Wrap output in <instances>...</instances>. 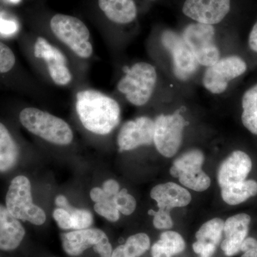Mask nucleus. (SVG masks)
<instances>
[{
	"mask_svg": "<svg viewBox=\"0 0 257 257\" xmlns=\"http://www.w3.org/2000/svg\"><path fill=\"white\" fill-rule=\"evenodd\" d=\"M248 46L253 52H257V22L250 32L249 37H248Z\"/></svg>",
	"mask_w": 257,
	"mask_h": 257,
	"instance_id": "obj_38",
	"label": "nucleus"
},
{
	"mask_svg": "<svg viewBox=\"0 0 257 257\" xmlns=\"http://www.w3.org/2000/svg\"><path fill=\"white\" fill-rule=\"evenodd\" d=\"M55 203L57 207L65 209L70 214L72 230L88 229L92 224L94 218L92 212L87 209H77L72 207L65 196L62 194L57 196Z\"/></svg>",
	"mask_w": 257,
	"mask_h": 257,
	"instance_id": "obj_25",
	"label": "nucleus"
},
{
	"mask_svg": "<svg viewBox=\"0 0 257 257\" xmlns=\"http://www.w3.org/2000/svg\"><path fill=\"white\" fill-rule=\"evenodd\" d=\"M243 253L241 257H257V240L252 237H246L241 246Z\"/></svg>",
	"mask_w": 257,
	"mask_h": 257,
	"instance_id": "obj_32",
	"label": "nucleus"
},
{
	"mask_svg": "<svg viewBox=\"0 0 257 257\" xmlns=\"http://www.w3.org/2000/svg\"><path fill=\"white\" fill-rule=\"evenodd\" d=\"M204 155L201 150H188L177 157L170 169V174L186 188L195 192L207 190L211 185L210 177L202 170Z\"/></svg>",
	"mask_w": 257,
	"mask_h": 257,
	"instance_id": "obj_6",
	"label": "nucleus"
},
{
	"mask_svg": "<svg viewBox=\"0 0 257 257\" xmlns=\"http://www.w3.org/2000/svg\"><path fill=\"white\" fill-rule=\"evenodd\" d=\"M102 189L109 197H114L119 192L120 185L114 179H107L103 183Z\"/></svg>",
	"mask_w": 257,
	"mask_h": 257,
	"instance_id": "obj_35",
	"label": "nucleus"
},
{
	"mask_svg": "<svg viewBox=\"0 0 257 257\" xmlns=\"http://www.w3.org/2000/svg\"><path fill=\"white\" fill-rule=\"evenodd\" d=\"M93 248H94V251L97 253L100 257H111L112 254V246H111L108 238L103 240Z\"/></svg>",
	"mask_w": 257,
	"mask_h": 257,
	"instance_id": "obj_34",
	"label": "nucleus"
},
{
	"mask_svg": "<svg viewBox=\"0 0 257 257\" xmlns=\"http://www.w3.org/2000/svg\"><path fill=\"white\" fill-rule=\"evenodd\" d=\"M247 65L238 56H229L220 58L212 65L207 67L203 76V85L214 94L224 92L233 79L242 75Z\"/></svg>",
	"mask_w": 257,
	"mask_h": 257,
	"instance_id": "obj_9",
	"label": "nucleus"
},
{
	"mask_svg": "<svg viewBox=\"0 0 257 257\" xmlns=\"http://www.w3.org/2000/svg\"><path fill=\"white\" fill-rule=\"evenodd\" d=\"M98 4L106 18L114 23H131L138 15L134 0H98Z\"/></svg>",
	"mask_w": 257,
	"mask_h": 257,
	"instance_id": "obj_20",
	"label": "nucleus"
},
{
	"mask_svg": "<svg viewBox=\"0 0 257 257\" xmlns=\"http://www.w3.org/2000/svg\"><path fill=\"white\" fill-rule=\"evenodd\" d=\"M76 109L84 127L96 135L111 133L120 121L121 109L117 101L94 89L77 93Z\"/></svg>",
	"mask_w": 257,
	"mask_h": 257,
	"instance_id": "obj_1",
	"label": "nucleus"
},
{
	"mask_svg": "<svg viewBox=\"0 0 257 257\" xmlns=\"http://www.w3.org/2000/svg\"><path fill=\"white\" fill-rule=\"evenodd\" d=\"M155 121L148 116H140L122 125L117 137L120 152L130 151L154 143Z\"/></svg>",
	"mask_w": 257,
	"mask_h": 257,
	"instance_id": "obj_11",
	"label": "nucleus"
},
{
	"mask_svg": "<svg viewBox=\"0 0 257 257\" xmlns=\"http://www.w3.org/2000/svg\"><path fill=\"white\" fill-rule=\"evenodd\" d=\"M250 222L251 216L244 213L230 216L224 221L221 248L226 256H233L241 251V244L247 237Z\"/></svg>",
	"mask_w": 257,
	"mask_h": 257,
	"instance_id": "obj_15",
	"label": "nucleus"
},
{
	"mask_svg": "<svg viewBox=\"0 0 257 257\" xmlns=\"http://www.w3.org/2000/svg\"><path fill=\"white\" fill-rule=\"evenodd\" d=\"M15 56L9 47L0 42V73H6L13 68Z\"/></svg>",
	"mask_w": 257,
	"mask_h": 257,
	"instance_id": "obj_30",
	"label": "nucleus"
},
{
	"mask_svg": "<svg viewBox=\"0 0 257 257\" xmlns=\"http://www.w3.org/2000/svg\"><path fill=\"white\" fill-rule=\"evenodd\" d=\"M157 81L155 67L147 62H138L126 67L124 77L118 82L117 89L128 102L143 106L151 99Z\"/></svg>",
	"mask_w": 257,
	"mask_h": 257,
	"instance_id": "obj_3",
	"label": "nucleus"
},
{
	"mask_svg": "<svg viewBox=\"0 0 257 257\" xmlns=\"http://www.w3.org/2000/svg\"><path fill=\"white\" fill-rule=\"evenodd\" d=\"M252 169L251 158L242 151L236 150L230 154L221 164L217 172L219 187L241 183L246 180Z\"/></svg>",
	"mask_w": 257,
	"mask_h": 257,
	"instance_id": "obj_14",
	"label": "nucleus"
},
{
	"mask_svg": "<svg viewBox=\"0 0 257 257\" xmlns=\"http://www.w3.org/2000/svg\"><path fill=\"white\" fill-rule=\"evenodd\" d=\"M89 195H90L91 199L94 203L101 202L102 201L106 200V199H109V198H113L109 197L104 192L102 188H99V187H94V188L91 189Z\"/></svg>",
	"mask_w": 257,
	"mask_h": 257,
	"instance_id": "obj_36",
	"label": "nucleus"
},
{
	"mask_svg": "<svg viewBox=\"0 0 257 257\" xmlns=\"http://www.w3.org/2000/svg\"><path fill=\"white\" fill-rule=\"evenodd\" d=\"M10 3H14V4H18V3H20L21 0H9Z\"/></svg>",
	"mask_w": 257,
	"mask_h": 257,
	"instance_id": "obj_39",
	"label": "nucleus"
},
{
	"mask_svg": "<svg viewBox=\"0 0 257 257\" xmlns=\"http://www.w3.org/2000/svg\"><path fill=\"white\" fill-rule=\"evenodd\" d=\"M257 194V182L252 179L245 180L241 183L221 187V195L223 200L229 205H238Z\"/></svg>",
	"mask_w": 257,
	"mask_h": 257,
	"instance_id": "obj_21",
	"label": "nucleus"
},
{
	"mask_svg": "<svg viewBox=\"0 0 257 257\" xmlns=\"http://www.w3.org/2000/svg\"><path fill=\"white\" fill-rule=\"evenodd\" d=\"M185 126V120L179 113L157 116L153 143L160 155L167 158L175 156L182 145Z\"/></svg>",
	"mask_w": 257,
	"mask_h": 257,
	"instance_id": "obj_8",
	"label": "nucleus"
},
{
	"mask_svg": "<svg viewBox=\"0 0 257 257\" xmlns=\"http://www.w3.org/2000/svg\"><path fill=\"white\" fill-rule=\"evenodd\" d=\"M231 0H186L182 12L198 23L214 25L229 13Z\"/></svg>",
	"mask_w": 257,
	"mask_h": 257,
	"instance_id": "obj_13",
	"label": "nucleus"
},
{
	"mask_svg": "<svg viewBox=\"0 0 257 257\" xmlns=\"http://www.w3.org/2000/svg\"><path fill=\"white\" fill-rule=\"evenodd\" d=\"M62 247L71 256H78L89 248L94 247L107 236L99 229L73 230L61 235Z\"/></svg>",
	"mask_w": 257,
	"mask_h": 257,
	"instance_id": "obj_16",
	"label": "nucleus"
},
{
	"mask_svg": "<svg viewBox=\"0 0 257 257\" xmlns=\"http://www.w3.org/2000/svg\"><path fill=\"white\" fill-rule=\"evenodd\" d=\"M18 24L14 20H7L0 16V34L5 36H11L18 31Z\"/></svg>",
	"mask_w": 257,
	"mask_h": 257,
	"instance_id": "obj_33",
	"label": "nucleus"
},
{
	"mask_svg": "<svg viewBox=\"0 0 257 257\" xmlns=\"http://www.w3.org/2000/svg\"><path fill=\"white\" fill-rule=\"evenodd\" d=\"M34 54L37 58L42 59L46 62L51 78L56 84L64 86L70 83L72 76L65 56L46 39L42 37L37 38Z\"/></svg>",
	"mask_w": 257,
	"mask_h": 257,
	"instance_id": "obj_12",
	"label": "nucleus"
},
{
	"mask_svg": "<svg viewBox=\"0 0 257 257\" xmlns=\"http://www.w3.org/2000/svg\"><path fill=\"white\" fill-rule=\"evenodd\" d=\"M50 28L61 42L81 58H89L93 47L89 41L90 32L78 18L69 15L57 14L52 18Z\"/></svg>",
	"mask_w": 257,
	"mask_h": 257,
	"instance_id": "obj_5",
	"label": "nucleus"
},
{
	"mask_svg": "<svg viewBox=\"0 0 257 257\" xmlns=\"http://www.w3.org/2000/svg\"><path fill=\"white\" fill-rule=\"evenodd\" d=\"M158 241L172 256L183 252L185 249V241L183 237L176 231H166L162 233Z\"/></svg>",
	"mask_w": 257,
	"mask_h": 257,
	"instance_id": "obj_26",
	"label": "nucleus"
},
{
	"mask_svg": "<svg viewBox=\"0 0 257 257\" xmlns=\"http://www.w3.org/2000/svg\"><path fill=\"white\" fill-rule=\"evenodd\" d=\"M24 127L30 133L54 145L65 146L73 140L70 126L60 117L37 108H25L20 114Z\"/></svg>",
	"mask_w": 257,
	"mask_h": 257,
	"instance_id": "obj_2",
	"label": "nucleus"
},
{
	"mask_svg": "<svg viewBox=\"0 0 257 257\" xmlns=\"http://www.w3.org/2000/svg\"><path fill=\"white\" fill-rule=\"evenodd\" d=\"M53 218L60 229H72V218L70 214L65 209L56 208L53 211Z\"/></svg>",
	"mask_w": 257,
	"mask_h": 257,
	"instance_id": "obj_31",
	"label": "nucleus"
},
{
	"mask_svg": "<svg viewBox=\"0 0 257 257\" xmlns=\"http://www.w3.org/2000/svg\"><path fill=\"white\" fill-rule=\"evenodd\" d=\"M241 121L250 133L257 135V84L244 92L241 100Z\"/></svg>",
	"mask_w": 257,
	"mask_h": 257,
	"instance_id": "obj_24",
	"label": "nucleus"
},
{
	"mask_svg": "<svg viewBox=\"0 0 257 257\" xmlns=\"http://www.w3.org/2000/svg\"><path fill=\"white\" fill-rule=\"evenodd\" d=\"M19 150L9 130L0 123V172L11 170L18 162Z\"/></svg>",
	"mask_w": 257,
	"mask_h": 257,
	"instance_id": "obj_22",
	"label": "nucleus"
},
{
	"mask_svg": "<svg viewBox=\"0 0 257 257\" xmlns=\"http://www.w3.org/2000/svg\"><path fill=\"white\" fill-rule=\"evenodd\" d=\"M113 201L119 212L124 215H131L136 209V199L132 194H128L126 189H120L113 197Z\"/></svg>",
	"mask_w": 257,
	"mask_h": 257,
	"instance_id": "obj_27",
	"label": "nucleus"
},
{
	"mask_svg": "<svg viewBox=\"0 0 257 257\" xmlns=\"http://www.w3.org/2000/svg\"><path fill=\"white\" fill-rule=\"evenodd\" d=\"M94 209L99 215L105 218L106 220L111 222H116L119 219L120 212L115 205L113 198L95 203Z\"/></svg>",
	"mask_w": 257,
	"mask_h": 257,
	"instance_id": "obj_28",
	"label": "nucleus"
},
{
	"mask_svg": "<svg viewBox=\"0 0 257 257\" xmlns=\"http://www.w3.org/2000/svg\"><path fill=\"white\" fill-rule=\"evenodd\" d=\"M152 257H172L158 241L152 247Z\"/></svg>",
	"mask_w": 257,
	"mask_h": 257,
	"instance_id": "obj_37",
	"label": "nucleus"
},
{
	"mask_svg": "<svg viewBox=\"0 0 257 257\" xmlns=\"http://www.w3.org/2000/svg\"><path fill=\"white\" fill-rule=\"evenodd\" d=\"M182 37L201 65L209 67L220 59V51L215 42V29L213 25L189 24L184 28Z\"/></svg>",
	"mask_w": 257,
	"mask_h": 257,
	"instance_id": "obj_7",
	"label": "nucleus"
},
{
	"mask_svg": "<svg viewBox=\"0 0 257 257\" xmlns=\"http://www.w3.org/2000/svg\"><path fill=\"white\" fill-rule=\"evenodd\" d=\"M150 247V239L145 233L130 236L124 244L117 246L111 257H140Z\"/></svg>",
	"mask_w": 257,
	"mask_h": 257,
	"instance_id": "obj_23",
	"label": "nucleus"
},
{
	"mask_svg": "<svg viewBox=\"0 0 257 257\" xmlns=\"http://www.w3.org/2000/svg\"><path fill=\"white\" fill-rule=\"evenodd\" d=\"M25 236V229L19 219L8 208L0 204V249L13 251L20 246Z\"/></svg>",
	"mask_w": 257,
	"mask_h": 257,
	"instance_id": "obj_19",
	"label": "nucleus"
},
{
	"mask_svg": "<svg viewBox=\"0 0 257 257\" xmlns=\"http://www.w3.org/2000/svg\"><path fill=\"white\" fill-rule=\"evenodd\" d=\"M150 197L157 203L159 209L170 211L175 208L186 207L192 201L189 191L175 182L155 186L150 192Z\"/></svg>",
	"mask_w": 257,
	"mask_h": 257,
	"instance_id": "obj_18",
	"label": "nucleus"
},
{
	"mask_svg": "<svg viewBox=\"0 0 257 257\" xmlns=\"http://www.w3.org/2000/svg\"><path fill=\"white\" fill-rule=\"evenodd\" d=\"M6 207L15 218L40 226L47 220L45 211L33 202L31 183L20 175L12 180L6 195Z\"/></svg>",
	"mask_w": 257,
	"mask_h": 257,
	"instance_id": "obj_4",
	"label": "nucleus"
},
{
	"mask_svg": "<svg viewBox=\"0 0 257 257\" xmlns=\"http://www.w3.org/2000/svg\"><path fill=\"white\" fill-rule=\"evenodd\" d=\"M161 42L172 57L173 71L179 80L187 81L196 73L199 63L187 46L182 35L172 30H166Z\"/></svg>",
	"mask_w": 257,
	"mask_h": 257,
	"instance_id": "obj_10",
	"label": "nucleus"
},
{
	"mask_svg": "<svg viewBox=\"0 0 257 257\" xmlns=\"http://www.w3.org/2000/svg\"><path fill=\"white\" fill-rule=\"evenodd\" d=\"M171 211L158 209V211L150 210L148 214L153 216V224L157 229H170L174 226Z\"/></svg>",
	"mask_w": 257,
	"mask_h": 257,
	"instance_id": "obj_29",
	"label": "nucleus"
},
{
	"mask_svg": "<svg viewBox=\"0 0 257 257\" xmlns=\"http://www.w3.org/2000/svg\"><path fill=\"white\" fill-rule=\"evenodd\" d=\"M224 221L214 218L202 225L196 233L197 241L193 243L194 252L199 257H211L222 239Z\"/></svg>",
	"mask_w": 257,
	"mask_h": 257,
	"instance_id": "obj_17",
	"label": "nucleus"
}]
</instances>
